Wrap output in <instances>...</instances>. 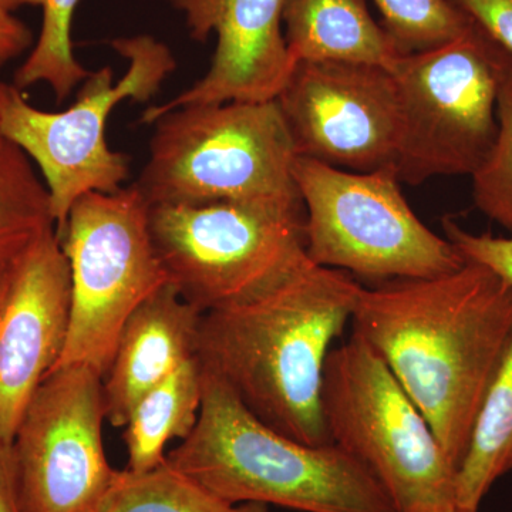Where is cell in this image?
Instances as JSON below:
<instances>
[{"instance_id":"6da1fadb","label":"cell","mask_w":512,"mask_h":512,"mask_svg":"<svg viewBox=\"0 0 512 512\" xmlns=\"http://www.w3.org/2000/svg\"><path fill=\"white\" fill-rule=\"evenodd\" d=\"M353 333L379 353L460 466L512 335V285L466 261L434 278L362 286Z\"/></svg>"},{"instance_id":"7a4b0ae2","label":"cell","mask_w":512,"mask_h":512,"mask_svg":"<svg viewBox=\"0 0 512 512\" xmlns=\"http://www.w3.org/2000/svg\"><path fill=\"white\" fill-rule=\"evenodd\" d=\"M360 289L346 272L308 261L255 298L202 313L197 356L266 426L309 446L329 444L325 367Z\"/></svg>"},{"instance_id":"3957f363","label":"cell","mask_w":512,"mask_h":512,"mask_svg":"<svg viewBox=\"0 0 512 512\" xmlns=\"http://www.w3.org/2000/svg\"><path fill=\"white\" fill-rule=\"evenodd\" d=\"M171 466L229 503L302 512H396L372 476L335 444L309 446L262 423L204 369L197 424Z\"/></svg>"},{"instance_id":"277c9868","label":"cell","mask_w":512,"mask_h":512,"mask_svg":"<svg viewBox=\"0 0 512 512\" xmlns=\"http://www.w3.org/2000/svg\"><path fill=\"white\" fill-rule=\"evenodd\" d=\"M151 124L150 156L134 183L150 205L301 198L276 100L180 107Z\"/></svg>"},{"instance_id":"5b68a950","label":"cell","mask_w":512,"mask_h":512,"mask_svg":"<svg viewBox=\"0 0 512 512\" xmlns=\"http://www.w3.org/2000/svg\"><path fill=\"white\" fill-rule=\"evenodd\" d=\"M322 410L330 443L382 488L396 512L456 507V467L416 403L366 340L330 352Z\"/></svg>"},{"instance_id":"8992f818","label":"cell","mask_w":512,"mask_h":512,"mask_svg":"<svg viewBox=\"0 0 512 512\" xmlns=\"http://www.w3.org/2000/svg\"><path fill=\"white\" fill-rule=\"evenodd\" d=\"M150 231L168 281L201 313L255 298L309 261L301 198L150 205Z\"/></svg>"},{"instance_id":"52a82bcc","label":"cell","mask_w":512,"mask_h":512,"mask_svg":"<svg viewBox=\"0 0 512 512\" xmlns=\"http://www.w3.org/2000/svg\"><path fill=\"white\" fill-rule=\"evenodd\" d=\"M293 180L305 208L312 264L376 285L434 278L466 264L447 238L419 220L394 165L357 173L298 157Z\"/></svg>"},{"instance_id":"ba28073f","label":"cell","mask_w":512,"mask_h":512,"mask_svg":"<svg viewBox=\"0 0 512 512\" xmlns=\"http://www.w3.org/2000/svg\"><path fill=\"white\" fill-rule=\"evenodd\" d=\"M512 57L471 25L446 45L410 53L392 67L400 109L396 167L402 183L473 175L497 137V100Z\"/></svg>"},{"instance_id":"9c48e42d","label":"cell","mask_w":512,"mask_h":512,"mask_svg":"<svg viewBox=\"0 0 512 512\" xmlns=\"http://www.w3.org/2000/svg\"><path fill=\"white\" fill-rule=\"evenodd\" d=\"M111 47L128 60L127 73L114 83L109 66L80 86L76 101L64 111L36 109L22 90L10 86L0 119V134L22 148L40 168L59 234L74 202L89 192H114L130 175V160L111 150L107 119L114 107L130 99H153L177 69L170 47L150 35L120 37Z\"/></svg>"},{"instance_id":"30bf717a","label":"cell","mask_w":512,"mask_h":512,"mask_svg":"<svg viewBox=\"0 0 512 512\" xmlns=\"http://www.w3.org/2000/svg\"><path fill=\"white\" fill-rule=\"evenodd\" d=\"M57 235L70 266L72 311L56 367L89 366L104 379L127 320L170 282L151 235L150 204L136 184L89 192Z\"/></svg>"},{"instance_id":"8fae6325","label":"cell","mask_w":512,"mask_h":512,"mask_svg":"<svg viewBox=\"0 0 512 512\" xmlns=\"http://www.w3.org/2000/svg\"><path fill=\"white\" fill-rule=\"evenodd\" d=\"M103 377L53 369L33 394L15 439L23 512H100L116 478L104 450Z\"/></svg>"},{"instance_id":"7c38bea8","label":"cell","mask_w":512,"mask_h":512,"mask_svg":"<svg viewBox=\"0 0 512 512\" xmlns=\"http://www.w3.org/2000/svg\"><path fill=\"white\" fill-rule=\"evenodd\" d=\"M276 103L296 156L357 173L394 165L400 109L389 69L299 62Z\"/></svg>"},{"instance_id":"4fadbf2b","label":"cell","mask_w":512,"mask_h":512,"mask_svg":"<svg viewBox=\"0 0 512 512\" xmlns=\"http://www.w3.org/2000/svg\"><path fill=\"white\" fill-rule=\"evenodd\" d=\"M72 278L56 228L12 264L0 308V439L13 443L23 413L66 348Z\"/></svg>"},{"instance_id":"5bb4252c","label":"cell","mask_w":512,"mask_h":512,"mask_svg":"<svg viewBox=\"0 0 512 512\" xmlns=\"http://www.w3.org/2000/svg\"><path fill=\"white\" fill-rule=\"evenodd\" d=\"M183 12L192 39L217 36L210 70L173 100L144 111L151 124L168 111L228 101L276 100L295 62L286 45L285 0H170Z\"/></svg>"},{"instance_id":"9a60e30c","label":"cell","mask_w":512,"mask_h":512,"mask_svg":"<svg viewBox=\"0 0 512 512\" xmlns=\"http://www.w3.org/2000/svg\"><path fill=\"white\" fill-rule=\"evenodd\" d=\"M201 316L170 282L130 316L103 379L110 424L126 426L144 394L197 356Z\"/></svg>"},{"instance_id":"2e32d148","label":"cell","mask_w":512,"mask_h":512,"mask_svg":"<svg viewBox=\"0 0 512 512\" xmlns=\"http://www.w3.org/2000/svg\"><path fill=\"white\" fill-rule=\"evenodd\" d=\"M282 22L295 64L342 62L392 70L403 56L366 0H285Z\"/></svg>"},{"instance_id":"e0dca14e","label":"cell","mask_w":512,"mask_h":512,"mask_svg":"<svg viewBox=\"0 0 512 512\" xmlns=\"http://www.w3.org/2000/svg\"><path fill=\"white\" fill-rule=\"evenodd\" d=\"M204 367L194 356L144 394L124 426L131 473H146L167 460L170 441L190 436L200 416Z\"/></svg>"},{"instance_id":"ac0fdd59","label":"cell","mask_w":512,"mask_h":512,"mask_svg":"<svg viewBox=\"0 0 512 512\" xmlns=\"http://www.w3.org/2000/svg\"><path fill=\"white\" fill-rule=\"evenodd\" d=\"M512 471V335L488 384L456 473V507L478 512L498 478Z\"/></svg>"},{"instance_id":"d6986e66","label":"cell","mask_w":512,"mask_h":512,"mask_svg":"<svg viewBox=\"0 0 512 512\" xmlns=\"http://www.w3.org/2000/svg\"><path fill=\"white\" fill-rule=\"evenodd\" d=\"M56 228L52 200L32 160L0 134V268Z\"/></svg>"},{"instance_id":"ffe728a7","label":"cell","mask_w":512,"mask_h":512,"mask_svg":"<svg viewBox=\"0 0 512 512\" xmlns=\"http://www.w3.org/2000/svg\"><path fill=\"white\" fill-rule=\"evenodd\" d=\"M100 512H269V507L229 503L165 460L146 473L117 470Z\"/></svg>"},{"instance_id":"44dd1931","label":"cell","mask_w":512,"mask_h":512,"mask_svg":"<svg viewBox=\"0 0 512 512\" xmlns=\"http://www.w3.org/2000/svg\"><path fill=\"white\" fill-rule=\"evenodd\" d=\"M79 2L20 0V6H40L43 20L32 52L15 73L13 86L23 90L37 83H46L60 103L90 76L92 72L73 53L72 23Z\"/></svg>"},{"instance_id":"7402d4cb","label":"cell","mask_w":512,"mask_h":512,"mask_svg":"<svg viewBox=\"0 0 512 512\" xmlns=\"http://www.w3.org/2000/svg\"><path fill=\"white\" fill-rule=\"evenodd\" d=\"M382 26L403 55L446 45L473 22L450 0H375Z\"/></svg>"},{"instance_id":"603a6c76","label":"cell","mask_w":512,"mask_h":512,"mask_svg":"<svg viewBox=\"0 0 512 512\" xmlns=\"http://www.w3.org/2000/svg\"><path fill=\"white\" fill-rule=\"evenodd\" d=\"M497 121L494 146L471 175L473 198L478 210L512 237V59L498 90Z\"/></svg>"},{"instance_id":"cb8c5ba5","label":"cell","mask_w":512,"mask_h":512,"mask_svg":"<svg viewBox=\"0 0 512 512\" xmlns=\"http://www.w3.org/2000/svg\"><path fill=\"white\" fill-rule=\"evenodd\" d=\"M443 227L448 241L466 261L487 266L512 285V237L473 234L451 218H444Z\"/></svg>"},{"instance_id":"d4e9b609","label":"cell","mask_w":512,"mask_h":512,"mask_svg":"<svg viewBox=\"0 0 512 512\" xmlns=\"http://www.w3.org/2000/svg\"><path fill=\"white\" fill-rule=\"evenodd\" d=\"M512 57V0H450Z\"/></svg>"},{"instance_id":"484cf974","label":"cell","mask_w":512,"mask_h":512,"mask_svg":"<svg viewBox=\"0 0 512 512\" xmlns=\"http://www.w3.org/2000/svg\"><path fill=\"white\" fill-rule=\"evenodd\" d=\"M32 43L33 35L28 26L0 6V66L22 55Z\"/></svg>"},{"instance_id":"4316f807","label":"cell","mask_w":512,"mask_h":512,"mask_svg":"<svg viewBox=\"0 0 512 512\" xmlns=\"http://www.w3.org/2000/svg\"><path fill=\"white\" fill-rule=\"evenodd\" d=\"M0 512H23L13 443L0 439Z\"/></svg>"},{"instance_id":"83f0119b","label":"cell","mask_w":512,"mask_h":512,"mask_svg":"<svg viewBox=\"0 0 512 512\" xmlns=\"http://www.w3.org/2000/svg\"><path fill=\"white\" fill-rule=\"evenodd\" d=\"M10 274H12V264L0 268V308H2V303L5 301L6 292H8Z\"/></svg>"},{"instance_id":"f1b7e54d","label":"cell","mask_w":512,"mask_h":512,"mask_svg":"<svg viewBox=\"0 0 512 512\" xmlns=\"http://www.w3.org/2000/svg\"><path fill=\"white\" fill-rule=\"evenodd\" d=\"M10 86L0 80V119H2L3 106H5L6 99H8Z\"/></svg>"},{"instance_id":"f546056e","label":"cell","mask_w":512,"mask_h":512,"mask_svg":"<svg viewBox=\"0 0 512 512\" xmlns=\"http://www.w3.org/2000/svg\"><path fill=\"white\" fill-rule=\"evenodd\" d=\"M0 6L13 12V10L19 8L20 0H0Z\"/></svg>"},{"instance_id":"4dcf8cb0","label":"cell","mask_w":512,"mask_h":512,"mask_svg":"<svg viewBox=\"0 0 512 512\" xmlns=\"http://www.w3.org/2000/svg\"><path fill=\"white\" fill-rule=\"evenodd\" d=\"M447 512H463V511L458 510V508H454V510L447 511Z\"/></svg>"}]
</instances>
